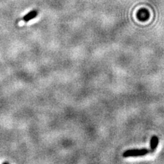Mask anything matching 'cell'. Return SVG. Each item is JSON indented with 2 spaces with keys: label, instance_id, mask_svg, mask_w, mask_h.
I'll list each match as a JSON object with an SVG mask.
<instances>
[{
  "label": "cell",
  "instance_id": "4",
  "mask_svg": "<svg viewBox=\"0 0 164 164\" xmlns=\"http://www.w3.org/2000/svg\"><path fill=\"white\" fill-rule=\"evenodd\" d=\"M158 144H159V138L157 135H153L151 139V153H153L157 148Z\"/></svg>",
  "mask_w": 164,
  "mask_h": 164
},
{
  "label": "cell",
  "instance_id": "3",
  "mask_svg": "<svg viewBox=\"0 0 164 164\" xmlns=\"http://www.w3.org/2000/svg\"><path fill=\"white\" fill-rule=\"evenodd\" d=\"M37 15H38V12H37V10H32V11H30V12H28V14H25V15L23 16V18H22V20L25 22H28L29 20L36 18Z\"/></svg>",
  "mask_w": 164,
  "mask_h": 164
},
{
  "label": "cell",
  "instance_id": "1",
  "mask_svg": "<svg viewBox=\"0 0 164 164\" xmlns=\"http://www.w3.org/2000/svg\"><path fill=\"white\" fill-rule=\"evenodd\" d=\"M149 150L147 148L142 149H131L127 150L123 153L122 156L124 157H140L147 155L150 153Z\"/></svg>",
  "mask_w": 164,
  "mask_h": 164
},
{
  "label": "cell",
  "instance_id": "2",
  "mask_svg": "<svg viewBox=\"0 0 164 164\" xmlns=\"http://www.w3.org/2000/svg\"><path fill=\"white\" fill-rule=\"evenodd\" d=\"M137 17L139 20L144 21L146 20L149 18V13L146 9H141L139 10V12L137 14Z\"/></svg>",
  "mask_w": 164,
  "mask_h": 164
}]
</instances>
